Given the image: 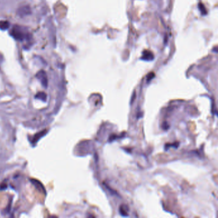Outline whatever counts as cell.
I'll use <instances>...</instances> for the list:
<instances>
[{"mask_svg":"<svg viewBox=\"0 0 218 218\" xmlns=\"http://www.w3.org/2000/svg\"><path fill=\"white\" fill-rule=\"evenodd\" d=\"M154 58V55H153L152 53H151L150 51H144L143 52V55L142 56V59L145 60H153Z\"/></svg>","mask_w":218,"mask_h":218,"instance_id":"obj_4","label":"cell"},{"mask_svg":"<svg viewBox=\"0 0 218 218\" xmlns=\"http://www.w3.org/2000/svg\"><path fill=\"white\" fill-rule=\"evenodd\" d=\"M36 98H40V99H42L43 101H45L46 100V95H45V93L44 92H40L37 95H36Z\"/></svg>","mask_w":218,"mask_h":218,"instance_id":"obj_6","label":"cell"},{"mask_svg":"<svg viewBox=\"0 0 218 218\" xmlns=\"http://www.w3.org/2000/svg\"><path fill=\"white\" fill-rule=\"evenodd\" d=\"M10 34L12 35L13 37L17 40H23L25 38V35L21 28L18 26H14L13 27Z\"/></svg>","mask_w":218,"mask_h":218,"instance_id":"obj_1","label":"cell"},{"mask_svg":"<svg viewBox=\"0 0 218 218\" xmlns=\"http://www.w3.org/2000/svg\"><path fill=\"white\" fill-rule=\"evenodd\" d=\"M37 77L41 81V83L44 86V87L46 88L48 86V78H47V75L45 71L44 70H40L37 74Z\"/></svg>","mask_w":218,"mask_h":218,"instance_id":"obj_2","label":"cell"},{"mask_svg":"<svg viewBox=\"0 0 218 218\" xmlns=\"http://www.w3.org/2000/svg\"><path fill=\"white\" fill-rule=\"evenodd\" d=\"M10 24L8 21L7 20H1L0 21V29L2 30H5L9 28Z\"/></svg>","mask_w":218,"mask_h":218,"instance_id":"obj_5","label":"cell"},{"mask_svg":"<svg viewBox=\"0 0 218 218\" xmlns=\"http://www.w3.org/2000/svg\"><path fill=\"white\" fill-rule=\"evenodd\" d=\"M31 13L30 12V8H29L28 7H24L20 8L18 10V12L17 14L19 15L20 16H24V15H27Z\"/></svg>","mask_w":218,"mask_h":218,"instance_id":"obj_3","label":"cell"}]
</instances>
